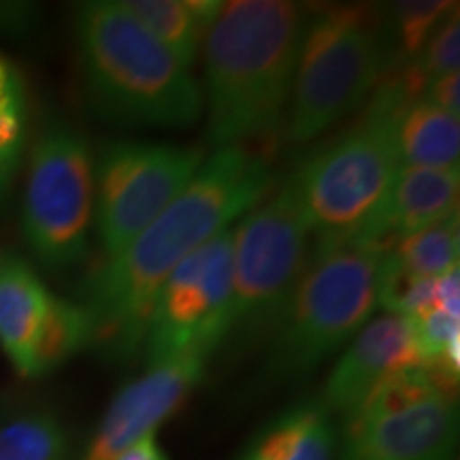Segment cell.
<instances>
[{
	"instance_id": "6da1fadb",
	"label": "cell",
	"mask_w": 460,
	"mask_h": 460,
	"mask_svg": "<svg viewBox=\"0 0 460 460\" xmlns=\"http://www.w3.org/2000/svg\"><path fill=\"white\" fill-rule=\"evenodd\" d=\"M273 186L271 163L250 147H220L205 158L180 197L119 254L84 281L92 348L126 362L141 352L160 288L180 264L222 230L234 226Z\"/></svg>"
},
{
	"instance_id": "7a4b0ae2",
	"label": "cell",
	"mask_w": 460,
	"mask_h": 460,
	"mask_svg": "<svg viewBox=\"0 0 460 460\" xmlns=\"http://www.w3.org/2000/svg\"><path fill=\"white\" fill-rule=\"evenodd\" d=\"M309 9L290 0H230L205 28V139L214 149L284 132Z\"/></svg>"
},
{
	"instance_id": "3957f363",
	"label": "cell",
	"mask_w": 460,
	"mask_h": 460,
	"mask_svg": "<svg viewBox=\"0 0 460 460\" xmlns=\"http://www.w3.org/2000/svg\"><path fill=\"white\" fill-rule=\"evenodd\" d=\"M79 65L90 105L109 124L186 130L203 115L192 68L132 20L119 0H90L75 17Z\"/></svg>"
},
{
	"instance_id": "277c9868",
	"label": "cell",
	"mask_w": 460,
	"mask_h": 460,
	"mask_svg": "<svg viewBox=\"0 0 460 460\" xmlns=\"http://www.w3.org/2000/svg\"><path fill=\"white\" fill-rule=\"evenodd\" d=\"M384 256L354 239L314 241L312 256L267 335V382L303 379L341 352L377 312Z\"/></svg>"
},
{
	"instance_id": "5b68a950",
	"label": "cell",
	"mask_w": 460,
	"mask_h": 460,
	"mask_svg": "<svg viewBox=\"0 0 460 460\" xmlns=\"http://www.w3.org/2000/svg\"><path fill=\"white\" fill-rule=\"evenodd\" d=\"M416 99L388 73L358 119L320 146L288 177L315 239L352 237L382 203L399 171L396 122Z\"/></svg>"
},
{
	"instance_id": "8992f818",
	"label": "cell",
	"mask_w": 460,
	"mask_h": 460,
	"mask_svg": "<svg viewBox=\"0 0 460 460\" xmlns=\"http://www.w3.org/2000/svg\"><path fill=\"white\" fill-rule=\"evenodd\" d=\"M393 71L382 9L373 4H329L309 9L284 139L298 147L352 115Z\"/></svg>"
},
{
	"instance_id": "52a82bcc",
	"label": "cell",
	"mask_w": 460,
	"mask_h": 460,
	"mask_svg": "<svg viewBox=\"0 0 460 460\" xmlns=\"http://www.w3.org/2000/svg\"><path fill=\"white\" fill-rule=\"evenodd\" d=\"M314 239L288 181L234 224L233 286L220 349L269 335L312 256Z\"/></svg>"
},
{
	"instance_id": "ba28073f",
	"label": "cell",
	"mask_w": 460,
	"mask_h": 460,
	"mask_svg": "<svg viewBox=\"0 0 460 460\" xmlns=\"http://www.w3.org/2000/svg\"><path fill=\"white\" fill-rule=\"evenodd\" d=\"M458 402L424 367L379 382L339 420L337 460H456Z\"/></svg>"
},
{
	"instance_id": "9c48e42d",
	"label": "cell",
	"mask_w": 460,
	"mask_h": 460,
	"mask_svg": "<svg viewBox=\"0 0 460 460\" xmlns=\"http://www.w3.org/2000/svg\"><path fill=\"white\" fill-rule=\"evenodd\" d=\"M94 156L73 126L51 122L32 143L22 230L41 267L65 273L90 254Z\"/></svg>"
},
{
	"instance_id": "30bf717a",
	"label": "cell",
	"mask_w": 460,
	"mask_h": 460,
	"mask_svg": "<svg viewBox=\"0 0 460 460\" xmlns=\"http://www.w3.org/2000/svg\"><path fill=\"white\" fill-rule=\"evenodd\" d=\"M207 149L156 141H111L94 160V224L111 258L132 243L197 175Z\"/></svg>"
},
{
	"instance_id": "8fae6325",
	"label": "cell",
	"mask_w": 460,
	"mask_h": 460,
	"mask_svg": "<svg viewBox=\"0 0 460 460\" xmlns=\"http://www.w3.org/2000/svg\"><path fill=\"white\" fill-rule=\"evenodd\" d=\"M233 228L199 247L160 288L141 345L146 365L192 348L220 352L233 286Z\"/></svg>"
},
{
	"instance_id": "7c38bea8",
	"label": "cell",
	"mask_w": 460,
	"mask_h": 460,
	"mask_svg": "<svg viewBox=\"0 0 460 460\" xmlns=\"http://www.w3.org/2000/svg\"><path fill=\"white\" fill-rule=\"evenodd\" d=\"M211 358L203 348H192L146 365L139 377L113 396L79 460H115L143 437L156 435L203 382Z\"/></svg>"
},
{
	"instance_id": "4fadbf2b",
	"label": "cell",
	"mask_w": 460,
	"mask_h": 460,
	"mask_svg": "<svg viewBox=\"0 0 460 460\" xmlns=\"http://www.w3.org/2000/svg\"><path fill=\"white\" fill-rule=\"evenodd\" d=\"M411 367H422L413 320L399 314L376 315L345 345L318 401L339 422L379 382Z\"/></svg>"
},
{
	"instance_id": "5bb4252c",
	"label": "cell",
	"mask_w": 460,
	"mask_h": 460,
	"mask_svg": "<svg viewBox=\"0 0 460 460\" xmlns=\"http://www.w3.org/2000/svg\"><path fill=\"white\" fill-rule=\"evenodd\" d=\"M460 171L401 164L373 216L352 237L390 254L402 239L458 211Z\"/></svg>"
},
{
	"instance_id": "9a60e30c",
	"label": "cell",
	"mask_w": 460,
	"mask_h": 460,
	"mask_svg": "<svg viewBox=\"0 0 460 460\" xmlns=\"http://www.w3.org/2000/svg\"><path fill=\"white\" fill-rule=\"evenodd\" d=\"M337 418L315 396L273 416L234 460H337Z\"/></svg>"
},
{
	"instance_id": "2e32d148",
	"label": "cell",
	"mask_w": 460,
	"mask_h": 460,
	"mask_svg": "<svg viewBox=\"0 0 460 460\" xmlns=\"http://www.w3.org/2000/svg\"><path fill=\"white\" fill-rule=\"evenodd\" d=\"M49 292L24 258L0 252V345L20 376L31 377L32 348Z\"/></svg>"
},
{
	"instance_id": "e0dca14e",
	"label": "cell",
	"mask_w": 460,
	"mask_h": 460,
	"mask_svg": "<svg viewBox=\"0 0 460 460\" xmlns=\"http://www.w3.org/2000/svg\"><path fill=\"white\" fill-rule=\"evenodd\" d=\"M460 118L427 101H416L396 122V152L401 164L454 169L460 156Z\"/></svg>"
},
{
	"instance_id": "ac0fdd59",
	"label": "cell",
	"mask_w": 460,
	"mask_h": 460,
	"mask_svg": "<svg viewBox=\"0 0 460 460\" xmlns=\"http://www.w3.org/2000/svg\"><path fill=\"white\" fill-rule=\"evenodd\" d=\"M0 460H73L71 435L49 407H7L0 411Z\"/></svg>"
},
{
	"instance_id": "d6986e66",
	"label": "cell",
	"mask_w": 460,
	"mask_h": 460,
	"mask_svg": "<svg viewBox=\"0 0 460 460\" xmlns=\"http://www.w3.org/2000/svg\"><path fill=\"white\" fill-rule=\"evenodd\" d=\"M92 320L82 303L49 295L48 309L32 348L31 377L62 367L82 349L92 348Z\"/></svg>"
},
{
	"instance_id": "ffe728a7",
	"label": "cell",
	"mask_w": 460,
	"mask_h": 460,
	"mask_svg": "<svg viewBox=\"0 0 460 460\" xmlns=\"http://www.w3.org/2000/svg\"><path fill=\"white\" fill-rule=\"evenodd\" d=\"M119 4L181 65L194 66L203 43V28L183 0H119Z\"/></svg>"
},
{
	"instance_id": "44dd1931",
	"label": "cell",
	"mask_w": 460,
	"mask_h": 460,
	"mask_svg": "<svg viewBox=\"0 0 460 460\" xmlns=\"http://www.w3.org/2000/svg\"><path fill=\"white\" fill-rule=\"evenodd\" d=\"M458 211L402 239L390 252L394 262L416 279H437L458 271Z\"/></svg>"
},
{
	"instance_id": "7402d4cb",
	"label": "cell",
	"mask_w": 460,
	"mask_h": 460,
	"mask_svg": "<svg viewBox=\"0 0 460 460\" xmlns=\"http://www.w3.org/2000/svg\"><path fill=\"white\" fill-rule=\"evenodd\" d=\"M456 4L450 0H410V3L386 4L382 9L390 56H393V71L416 60L435 28Z\"/></svg>"
},
{
	"instance_id": "603a6c76",
	"label": "cell",
	"mask_w": 460,
	"mask_h": 460,
	"mask_svg": "<svg viewBox=\"0 0 460 460\" xmlns=\"http://www.w3.org/2000/svg\"><path fill=\"white\" fill-rule=\"evenodd\" d=\"M26 141V90L22 73L0 56V156L22 158Z\"/></svg>"
},
{
	"instance_id": "cb8c5ba5",
	"label": "cell",
	"mask_w": 460,
	"mask_h": 460,
	"mask_svg": "<svg viewBox=\"0 0 460 460\" xmlns=\"http://www.w3.org/2000/svg\"><path fill=\"white\" fill-rule=\"evenodd\" d=\"M422 77L430 84L437 77L458 73L460 66V22H458V4L444 17L435 32L413 60Z\"/></svg>"
},
{
	"instance_id": "d4e9b609",
	"label": "cell",
	"mask_w": 460,
	"mask_h": 460,
	"mask_svg": "<svg viewBox=\"0 0 460 460\" xmlns=\"http://www.w3.org/2000/svg\"><path fill=\"white\" fill-rule=\"evenodd\" d=\"M422 101L430 102L441 111L456 115L460 118V75H444V77H437L427 85L424 90Z\"/></svg>"
},
{
	"instance_id": "484cf974",
	"label": "cell",
	"mask_w": 460,
	"mask_h": 460,
	"mask_svg": "<svg viewBox=\"0 0 460 460\" xmlns=\"http://www.w3.org/2000/svg\"><path fill=\"white\" fill-rule=\"evenodd\" d=\"M115 460H169L163 447H160L156 435H147L124 450Z\"/></svg>"
},
{
	"instance_id": "4316f807",
	"label": "cell",
	"mask_w": 460,
	"mask_h": 460,
	"mask_svg": "<svg viewBox=\"0 0 460 460\" xmlns=\"http://www.w3.org/2000/svg\"><path fill=\"white\" fill-rule=\"evenodd\" d=\"M22 158H7L0 156V205L7 199L11 183H13V177L17 172V166H20Z\"/></svg>"
}]
</instances>
